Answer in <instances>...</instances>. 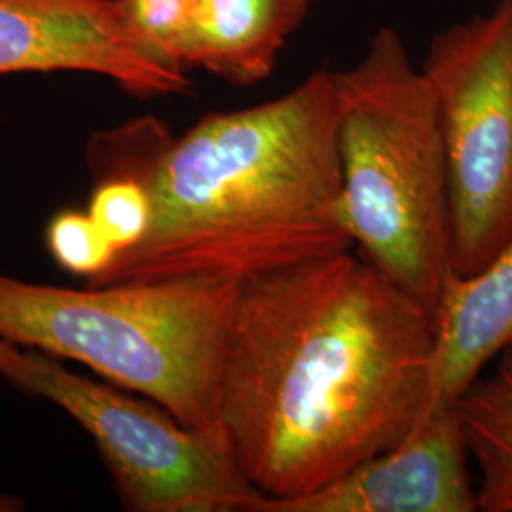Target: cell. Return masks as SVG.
<instances>
[{
    "label": "cell",
    "instance_id": "cell-14",
    "mask_svg": "<svg viewBox=\"0 0 512 512\" xmlns=\"http://www.w3.org/2000/svg\"><path fill=\"white\" fill-rule=\"evenodd\" d=\"M19 355H21V351L18 346H12V344L0 340V376H4L14 366Z\"/></svg>",
    "mask_w": 512,
    "mask_h": 512
},
{
    "label": "cell",
    "instance_id": "cell-13",
    "mask_svg": "<svg viewBox=\"0 0 512 512\" xmlns=\"http://www.w3.org/2000/svg\"><path fill=\"white\" fill-rule=\"evenodd\" d=\"M118 4L131 33L148 54L184 71L177 61V48L202 0H118Z\"/></svg>",
    "mask_w": 512,
    "mask_h": 512
},
{
    "label": "cell",
    "instance_id": "cell-8",
    "mask_svg": "<svg viewBox=\"0 0 512 512\" xmlns=\"http://www.w3.org/2000/svg\"><path fill=\"white\" fill-rule=\"evenodd\" d=\"M458 404L431 414L401 444L293 499L256 512H476V484Z\"/></svg>",
    "mask_w": 512,
    "mask_h": 512
},
{
    "label": "cell",
    "instance_id": "cell-1",
    "mask_svg": "<svg viewBox=\"0 0 512 512\" xmlns=\"http://www.w3.org/2000/svg\"><path fill=\"white\" fill-rule=\"evenodd\" d=\"M433 315L355 249L239 285L220 418L264 499L311 494L425 418Z\"/></svg>",
    "mask_w": 512,
    "mask_h": 512
},
{
    "label": "cell",
    "instance_id": "cell-10",
    "mask_svg": "<svg viewBox=\"0 0 512 512\" xmlns=\"http://www.w3.org/2000/svg\"><path fill=\"white\" fill-rule=\"evenodd\" d=\"M315 0H202L184 29L177 61L234 86L266 80Z\"/></svg>",
    "mask_w": 512,
    "mask_h": 512
},
{
    "label": "cell",
    "instance_id": "cell-9",
    "mask_svg": "<svg viewBox=\"0 0 512 512\" xmlns=\"http://www.w3.org/2000/svg\"><path fill=\"white\" fill-rule=\"evenodd\" d=\"M512 348V238L473 275L448 277L433 315L427 420L456 406L486 366Z\"/></svg>",
    "mask_w": 512,
    "mask_h": 512
},
{
    "label": "cell",
    "instance_id": "cell-12",
    "mask_svg": "<svg viewBox=\"0 0 512 512\" xmlns=\"http://www.w3.org/2000/svg\"><path fill=\"white\" fill-rule=\"evenodd\" d=\"M46 245L55 262L69 274L92 279L101 274L116 255L90 213L59 211L46 228Z\"/></svg>",
    "mask_w": 512,
    "mask_h": 512
},
{
    "label": "cell",
    "instance_id": "cell-2",
    "mask_svg": "<svg viewBox=\"0 0 512 512\" xmlns=\"http://www.w3.org/2000/svg\"><path fill=\"white\" fill-rule=\"evenodd\" d=\"M122 147L150 190V226L88 287L243 283L353 249L332 71L253 107L209 112L181 137L156 116L129 120Z\"/></svg>",
    "mask_w": 512,
    "mask_h": 512
},
{
    "label": "cell",
    "instance_id": "cell-11",
    "mask_svg": "<svg viewBox=\"0 0 512 512\" xmlns=\"http://www.w3.org/2000/svg\"><path fill=\"white\" fill-rule=\"evenodd\" d=\"M471 459L478 511L512 512V348L458 401Z\"/></svg>",
    "mask_w": 512,
    "mask_h": 512
},
{
    "label": "cell",
    "instance_id": "cell-3",
    "mask_svg": "<svg viewBox=\"0 0 512 512\" xmlns=\"http://www.w3.org/2000/svg\"><path fill=\"white\" fill-rule=\"evenodd\" d=\"M334 86L353 249L435 315L452 274V200L433 88L391 27Z\"/></svg>",
    "mask_w": 512,
    "mask_h": 512
},
{
    "label": "cell",
    "instance_id": "cell-5",
    "mask_svg": "<svg viewBox=\"0 0 512 512\" xmlns=\"http://www.w3.org/2000/svg\"><path fill=\"white\" fill-rule=\"evenodd\" d=\"M420 69L446 143L452 272L473 275L512 238V0L437 33Z\"/></svg>",
    "mask_w": 512,
    "mask_h": 512
},
{
    "label": "cell",
    "instance_id": "cell-15",
    "mask_svg": "<svg viewBox=\"0 0 512 512\" xmlns=\"http://www.w3.org/2000/svg\"><path fill=\"white\" fill-rule=\"evenodd\" d=\"M25 509V501L16 495L0 492V512H18Z\"/></svg>",
    "mask_w": 512,
    "mask_h": 512
},
{
    "label": "cell",
    "instance_id": "cell-7",
    "mask_svg": "<svg viewBox=\"0 0 512 512\" xmlns=\"http://www.w3.org/2000/svg\"><path fill=\"white\" fill-rule=\"evenodd\" d=\"M61 71L105 76L141 99L192 92L184 71L143 48L118 0H0V76Z\"/></svg>",
    "mask_w": 512,
    "mask_h": 512
},
{
    "label": "cell",
    "instance_id": "cell-4",
    "mask_svg": "<svg viewBox=\"0 0 512 512\" xmlns=\"http://www.w3.org/2000/svg\"><path fill=\"white\" fill-rule=\"evenodd\" d=\"M239 285L183 277L65 289L0 272V340L90 366L228 448L220 382Z\"/></svg>",
    "mask_w": 512,
    "mask_h": 512
},
{
    "label": "cell",
    "instance_id": "cell-6",
    "mask_svg": "<svg viewBox=\"0 0 512 512\" xmlns=\"http://www.w3.org/2000/svg\"><path fill=\"white\" fill-rule=\"evenodd\" d=\"M4 378L84 427L126 511L256 512L264 499L226 446L150 399L78 376L40 351H21Z\"/></svg>",
    "mask_w": 512,
    "mask_h": 512
}]
</instances>
